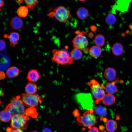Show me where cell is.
<instances>
[{"mask_svg":"<svg viewBox=\"0 0 132 132\" xmlns=\"http://www.w3.org/2000/svg\"><path fill=\"white\" fill-rule=\"evenodd\" d=\"M116 19L114 14L110 13L107 15L105 18L106 23L110 25H113L115 23Z\"/></svg>","mask_w":132,"mask_h":132,"instance_id":"27","label":"cell"},{"mask_svg":"<svg viewBox=\"0 0 132 132\" xmlns=\"http://www.w3.org/2000/svg\"><path fill=\"white\" fill-rule=\"evenodd\" d=\"M129 27L131 30H132V23L130 25Z\"/></svg>","mask_w":132,"mask_h":132,"instance_id":"42","label":"cell"},{"mask_svg":"<svg viewBox=\"0 0 132 132\" xmlns=\"http://www.w3.org/2000/svg\"><path fill=\"white\" fill-rule=\"evenodd\" d=\"M3 37L9 39L10 45L12 47H14L18 44L20 38L19 34L16 32H11L9 35L5 34L4 35Z\"/></svg>","mask_w":132,"mask_h":132,"instance_id":"12","label":"cell"},{"mask_svg":"<svg viewBox=\"0 0 132 132\" xmlns=\"http://www.w3.org/2000/svg\"><path fill=\"white\" fill-rule=\"evenodd\" d=\"M124 47L122 44L119 42H116L113 46L112 51L115 55L119 56L122 55L123 53Z\"/></svg>","mask_w":132,"mask_h":132,"instance_id":"16","label":"cell"},{"mask_svg":"<svg viewBox=\"0 0 132 132\" xmlns=\"http://www.w3.org/2000/svg\"><path fill=\"white\" fill-rule=\"evenodd\" d=\"M106 127L109 132H114L117 128V123L114 120H109L106 123Z\"/></svg>","mask_w":132,"mask_h":132,"instance_id":"21","label":"cell"},{"mask_svg":"<svg viewBox=\"0 0 132 132\" xmlns=\"http://www.w3.org/2000/svg\"><path fill=\"white\" fill-rule=\"evenodd\" d=\"M12 132H24L20 129H15L12 131Z\"/></svg>","mask_w":132,"mask_h":132,"instance_id":"36","label":"cell"},{"mask_svg":"<svg viewBox=\"0 0 132 132\" xmlns=\"http://www.w3.org/2000/svg\"><path fill=\"white\" fill-rule=\"evenodd\" d=\"M82 54L81 50L74 48L70 53V56L73 59L77 60L80 59L82 57Z\"/></svg>","mask_w":132,"mask_h":132,"instance_id":"25","label":"cell"},{"mask_svg":"<svg viewBox=\"0 0 132 132\" xmlns=\"http://www.w3.org/2000/svg\"><path fill=\"white\" fill-rule=\"evenodd\" d=\"M95 111L97 114L101 117H103L107 114V109L100 106L96 108Z\"/></svg>","mask_w":132,"mask_h":132,"instance_id":"29","label":"cell"},{"mask_svg":"<svg viewBox=\"0 0 132 132\" xmlns=\"http://www.w3.org/2000/svg\"><path fill=\"white\" fill-rule=\"evenodd\" d=\"M25 113L27 116L34 118H37L38 115L36 110L34 107H30L28 108L26 110Z\"/></svg>","mask_w":132,"mask_h":132,"instance_id":"28","label":"cell"},{"mask_svg":"<svg viewBox=\"0 0 132 132\" xmlns=\"http://www.w3.org/2000/svg\"><path fill=\"white\" fill-rule=\"evenodd\" d=\"M89 51V53L90 55L95 58H97L99 57L101 53V48L96 45L91 47Z\"/></svg>","mask_w":132,"mask_h":132,"instance_id":"20","label":"cell"},{"mask_svg":"<svg viewBox=\"0 0 132 132\" xmlns=\"http://www.w3.org/2000/svg\"><path fill=\"white\" fill-rule=\"evenodd\" d=\"M76 14L78 18L81 20H85L89 16L88 10L83 7H80L78 9L76 12Z\"/></svg>","mask_w":132,"mask_h":132,"instance_id":"17","label":"cell"},{"mask_svg":"<svg viewBox=\"0 0 132 132\" xmlns=\"http://www.w3.org/2000/svg\"><path fill=\"white\" fill-rule=\"evenodd\" d=\"M40 74L38 71L36 69H32L29 70L27 75V78L32 82H35L39 79Z\"/></svg>","mask_w":132,"mask_h":132,"instance_id":"15","label":"cell"},{"mask_svg":"<svg viewBox=\"0 0 132 132\" xmlns=\"http://www.w3.org/2000/svg\"><path fill=\"white\" fill-rule=\"evenodd\" d=\"M52 53L51 59L53 62L62 65L71 64L73 62V59L66 51L54 49Z\"/></svg>","mask_w":132,"mask_h":132,"instance_id":"1","label":"cell"},{"mask_svg":"<svg viewBox=\"0 0 132 132\" xmlns=\"http://www.w3.org/2000/svg\"><path fill=\"white\" fill-rule=\"evenodd\" d=\"M19 73V70L18 68L15 66H12L7 69L6 74L9 77L14 78L18 76Z\"/></svg>","mask_w":132,"mask_h":132,"instance_id":"22","label":"cell"},{"mask_svg":"<svg viewBox=\"0 0 132 132\" xmlns=\"http://www.w3.org/2000/svg\"><path fill=\"white\" fill-rule=\"evenodd\" d=\"M90 87L92 96L95 100V104H97L101 101L104 96L105 92L104 89L95 79H92L88 82Z\"/></svg>","mask_w":132,"mask_h":132,"instance_id":"4","label":"cell"},{"mask_svg":"<svg viewBox=\"0 0 132 132\" xmlns=\"http://www.w3.org/2000/svg\"><path fill=\"white\" fill-rule=\"evenodd\" d=\"M48 16L50 18H55L58 21L64 23L66 22L71 17L70 10L62 5L55 8L49 12Z\"/></svg>","mask_w":132,"mask_h":132,"instance_id":"2","label":"cell"},{"mask_svg":"<svg viewBox=\"0 0 132 132\" xmlns=\"http://www.w3.org/2000/svg\"><path fill=\"white\" fill-rule=\"evenodd\" d=\"M17 3L19 4L22 3L23 2V0H15Z\"/></svg>","mask_w":132,"mask_h":132,"instance_id":"39","label":"cell"},{"mask_svg":"<svg viewBox=\"0 0 132 132\" xmlns=\"http://www.w3.org/2000/svg\"><path fill=\"white\" fill-rule=\"evenodd\" d=\"M94 111L93 109L87 110L81 116L78 117L77 120L79 125L90 129L95 124L97 121Z\"/></svg>","mask_w":132,"mask_h":132,"instance_id":"5","label":"cell"},{"mask_svg":"<svg viewBox=\"0 0 132 132\" xmlns=\"http://www.w3.org/2000/svg\"><path fill=\"white\" fill-rule=\"evenodd\" d=\"M119 80V78H117L116 79L115 81L113 82H107L104 85L102 84L101 86L107 93L113 94L115 93L117 91V88L115 84Z\"/></svg>","mask_w":132,"mask_h":132,"instance_id":"11","label":"cell"},{"mask_svg":"<svg viewBox=\"0 0 132 132\" xmlns=\"http://www.w3.org/2000/svg\"><path fill=\"white\" fill-rule=\"evenodd\" d=\"M29 8L26 6H22L17 9V15L20 18H25L28 14Z\"/></svg>","mask_w":132,"mask_h":132,"instance_id":"23","label":"cell"},{"mask_svg":"<svg viewBox=\"0 0 132 132\" xmlns=\"http://www.w3.org/2000/svg\"><path fill=\"white\" fill-rule=\"evenodd\" d=\"M132 0H117L115 8L122 13L127 11Z\"/></svg>","mask_w":132,"mask_h":132,"instance_id":"10","label":"cell"},{"mask_svg":"<svg viewBox=\"0 0 132 132\" xmlns=\"http://www.w3.org/2000/svg\"><path fill=\"white\" fill-rule=\"evenodd\" d=\"M75 98L77 103L84 109H93V100L90 93H80L77 94Z\"/></svg>","mask_w":132,"mask_h":132,"instance_id":"6","label":"cell"},{"mask_svg":"<svg viewBox=\"0 0 132 132\" xmlns=\"http://www.w3.org/2000/svg\"><path fill=\"white\" fill-rule=\"evenodd\" d=\"M104 76L107 80L110 81H113L115 79L116 77V71L113 68L108 67L105 69Z\"/></svg>","mask_w":132,"mask_h":132,"instance_id":"14","label":"cell"},{"mask_svg":"<svg viewBox=\"0 0 132 132\" xmlns=\"http://www.w3.org/2000/svg\"><path fill=\"white\" fill-rule=\"evenodd\" d=\"M11 127H8L6 130V132H11Z\"/></svg>","mask_w":132,"mask_h":132,"instance_id":"40","label":"cell"},{"mask_svg":"<svg viewBox=\"0 0 132 132\" xmlns=\"http://www.w3.org/2000/svg\"><path fill=\"white\" fill-rule=\"evenodd\" d=\"M4 4V2L2 0H0V7H3Z\"/></svg>","mask_w":132,"mask_h":132,"instance_id":"38","label":"cell"},{"mask_svg":"<svg viewBox=\"0 0 132 132\" xmlns=\"http://www.w3.org/2000/svg\"><path fill=\"white\" fill-rule=\"evenodd\" d=\"M90 28L92 31H95L97 29V27L95 25H92L90 26Z\"/></svg>","mask_w":132,"mask_h":132,"instance_id":"33","label":"cell"},{"mask_svg":"<svg viewBox=\"0 0 132 132\" xmlns=\"http://www.w3.org/2000/svg\"><path fill=\"white\" fill-rule=\"evenodd\" d=\"M29 119L28 117L24 114L13 115L11 119V127L14 129H25L27 127V122Z\"/></svg>","mask_w":132,"mask_h":132,"instance_id":"7","label":"cell"},{"mask_svg":"<svg viewBox=\"0 0 132 132\" xmlns=\"http://www.w3.org/2000/svg\"><path fill=\"white\" fill-rule=\"evenodd\" d=\"M6 46V44L4 41L2 39H0V51L4 49Z\"/></svg>","mask_w":132,"mask_h":132,"instance_id":"31","label":"cell"},{"mask_svg":"<svg viewBox=\"0 0 132 132\" xmlns=\"http://www.w3.org/2000/svg\"><path fill=\"white\" fill-rule=\"evenodd\" d=\"M73 114L75 117H77L79 115V114L77 110H75Z\"/></svg>","mask_w":132,"mask_h":132,"instance_id":"37","label":"cell"},{"mask_svg":"<svg viewBox=\"0 0 132 132\" xmlns=\"http://www.w3.org/2000/svg\"><path fill=\"white\" fill-rule=\"evenodd\" d=\"M5 77V74L2 71H0V79H2L4 78Z\"/></svg>","mask_w":132,"mask_h":132,"instance_id":"34","label":"cell"},{"mask_svg":"<svg viewBox=\"0 0 132 132\" xmlns=\"http://www.w3.org/2000/svg\"><path fill=\"white\" fill-rule=\"evenodd\" d=\"M105 38L103 35L98 34L95 37L94 42L97 46L100 47L102 46L105 44Z\"/></svg>","mask_w":132,"mask_h":132,"instance_id":"24","label":"cell"},{"mask_svg":"<svg viewBox=\"0 0 132 132\" xmlns=\"http://www.w3.org/2000/svg\"><path fill=\"white\" fill-rule=\"evenodd\" d=\"M11 115L10 111L5 109L0 112V120L4 122H8L11 119Z\"/></svg>","mask_w":132,"mask_h":132,"instance_id":"19","label":"cell"},{"mask_svg":"<svg viewBox=\"0 0 132 132\" xmlns=\"http://www.w3.org/2000/svg\"><path fill=\"white\" fill-rule=\"evenodd\" d=\"M24 104L29 107H36L41 102L42 97L37 94H31L24 93L22 94Z\"/></svg>","mask_w":132,"mask_h":132,"instance_id":"8","label":"cell"},{"mask_svg":"<svg viewBox=\"0 0 132 132\" xmlns=\"http://www.w3.org/2000/svg\"><path fill=\"white\" fill-rule=\"evenodd\" d=\"M87 32L86 31L80 32L73 39L72 42L74 48L82 50L87 48L88 45V41L87 38L84 35Z\"/></svg>","mask_w":132,"mask_h":132,"instance_id":"9","label":"cell"},{"mask_svg":"<svg viewBox=\"0 0 132 132\" xmlns=\"http://www.w3.org/2000/svg\"><path fill=\"white\" fill-rule=\"evenodd\" d=\"M93 36V34L92 33H89L88 35V37L90 38H91Z\"/></svg>","mask_w":132,"mask_h":132,"instance_id":"41","label":"cell"},{"mask_svg":"<svg viewBox=\"0 0 132 132\" xmlns=\"http://www.w3.org/2000/svg\"><path fill=\"white\" fill-rule=\"evenodd\" d=\"M115 98L112 94H106L103 98L102 101L103 103L108 106L113 104L115 101Z\"/></svg>","mask_w":132,"mask_h":132,"instance_id":"18","label":"cell"},{"mask_svg":"<svg viewBox=\"0 0 132 132\" xmlns=\"http://www.w3.org/2000/svg\"><path fill=\"white\" fill-rule=\"evenodd\" d=\"M24 104L19 95L13 97L5 109L8 110L12 115H22L25 114Z\"/></svg>","mask_w":132,"mask_h":132,"instance_id":"3","label":"cell"},{"mask_svg":"<svg viewBox=\"0 0 132 132\" xmlns=\"http://www.w3.org/2000/svg\"><path fill=\"white\" fill-rule=\"evenodd\" d=\"M31 132H38L37 131H33Z\"/></svg>","mask_w":132,"mask_h":132,"instance_id":"44","label":"cell"},{"mask_svg":"<svg viewBox=\"0 0 132 132\" xmlns=\"http://www.w3.org/2000/svg\"><path fill=\"white\" fill-rule=\"evenodd\" d=\"M26 6L29 9H33L37 4L39 0H24Z\"/></svg>","mask_w":132,"mask_h":132,"instance_id":"30","label":"cell"},{"mask_svg":"<svg viewBox=\"0 0 132 132\" xmlns=\"http://www.w3.org/2000/svg\"><path fill=\"white\" fill-rule=\"evenodd\" d=\"M78 0L80 1H85L87 0Z\"/></svg>","mask_w":132,"mask_h":132,"instance_id":"43","label":"cell"},{"mask_svg":"<svg viewBox=\"0 0 132 132\" xmlns=\"http://www.w3.org/2000/svg\"><path fill=\"white\" fill-rule=\"evenodd\" d=\"M37 86L34 84L29 83L25 87V90L27 93L31 94L35 93L37 90Z\"/></svg>","mask_w":132,"mask_h":132,"instance_id":"26","label":"cell"},{"mask_svg":"<svg viewBox=\"0 0 132 132\" xmlns=\"http://www.w3.org/2000/svg\"><path fill=\"white\" fill-rule=\"evenodd\" d=\"M88 132H99L98 128L94 126L90 129Z\"/></svg>","mask_w":132,"mask_h":132,"instance_id":"32","label":"cell"},{"mask_svg":"<svg viewBox=\"0 0 132 132\" xmlns=\"http://www.w3.org/2000/svg\"><path fill=\"white\" fill-rule=\"evenodd\" d=\"M1 103V101L0 100V104Z\"/></svg>","mask_w":132,"mask_h":132,"instance_id":"45","label":"cell"},{"mask_svg":"<svg viewBox=\"0 0 132 132\" xmlns=\"http://www.w3.org/2000/svg\"><path fill=\"white\" fill-rule=\"evenodd\" d=\"M42 132H52L51 130L49 128H45L43 129Z\"/></svg>","mask_w":132,"mask_h":132,"instance_id":"35","label":"cell"},{"mask_svg":"<svg viewBox=\"0 0 132 132\" xmlns=\"http://www.w3.org/2000/svg\"><path fill=\"white\" fill-rule=\"evenodd\" d=\"M23 25V22L19 16H15L12 18L10 22L11 28L14 30H18L21 28Z\"/></svg>","mask_w":132,"mask_h":132,"instance_id":"13","label":"cell"}]
</instances>
